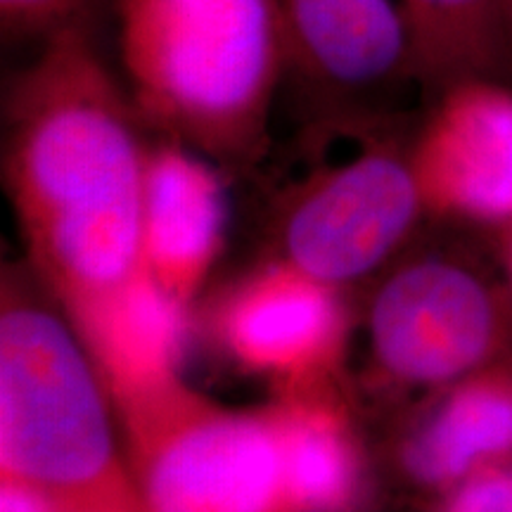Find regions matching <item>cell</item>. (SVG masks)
<instances>
[{"instance_id": "6da1fadb", "label": "cell", "mask_w": 512, "mask_h": 512, "mask_svg": "<svg viewBox=\"0 0 512 512\" xmlns=\"http://www.w3.org/2000/svg\"><path fill=\"white\" fill-rule=\"evenodd\" d=\"M140 121L93 29L50 38L10 83L5 188L38 268L69 311L143 271Z\"/></svg>"}, {"instance_id": "4fadbf2b", "label": "cell", "mask_w": 512, "mask_h": 512, "mask_svg": "<svg viewBox=\"0 0 512 512\" xmlns=\"http://www.w3.org/2000/svg\"><path fill=\"white\" fill-rule=\"evenodd\" d=\"M297 512H351L361 494V456L344 413L320 389L290 392L271 408Z\"/></svg>"}, {"instance_id": "2e32d148", "label": "cell", "mask_w": 512, "mask_h": 512, "mask_svg": "<svg viewBox=\"0 0 512 512\" xmlns=\"http://www.w3.org/2000/svg\"><path fill=\"white\" fill-rule=\"evenodd\" d=\"M430 503L432 512H512V465L477 472Z\"/></svg>"}, {"instance_id": "9c48e42d", "label": "cell", "mask_w": 512, "mask_h": 512, "mask_svg": "<svg viewBox=\"0 0 512 512\" xmlns=\"http://www.w3.org/2000/svg\"><path fill=\"white\" fill-rule=\"evenodd\" d=\"M501 465H512V351L425 394L396 444L401 477L427 498Z\"/></svg>"}, {"instance_id": "ba28073f", "label": "cell", "mask_w": 512, "mask_h": 512, "mask_svg": "<svg viewBox=\"0 0 512 512\" xmlns=\"http://www.w3.org/2000/svg\"><path fill=\"white\" fill-rule=\"evenodd\" d=\"M216 330L238 366L304 392L320 389L342 361L347 311L337 287L283 261L235 287Z\"/></svg>"}, {"instance_id": "30bf717a", "label": "cell", "mask_w": 512, "mask_h": 512, "mask_svg": "<svg viewBox=\"0 0 512 512\" xmlns=\"http://www.w3.org/2000/svg\"><path fill=\"white\" fill-rule=\"evenodd\" d=\"M287 74L339 98L413 81V53L396 0H275Z\"/></svg>"}, {"instance_id": "52a82bcc", "label": "cell", "mask_w": 512, "mask_h": 512, "mask_svg": "<svg viewBox=\"0 0 512 512\" xmlns=\"http://www.w3.org/2000/svg\"><path fill=\"white\" fill-rule=\"evenodd\" d=\"M413 174L427 216L512 228V83L472 76L434 95L413 140Z\"/></svg>"}, {"instance_id": "9a60e30c", "label": "cell", "mask_w": 512, "mask_h": 512, "mask_svg": "<svg viewBox=\"0 0 512 512\" xmlns=\"http://www.w3.org/2000/svg\"><path fill=\"white\" fill-rule=\"evenodd\" d=\"M102 0H0L5 43H43L74 29H93Z\"/></svg>"}, {"instance_id": "5bb4252c", "label": "cell", "mask_w": 512, "mask_h": 512, "mask_svg": "<svg viewBox=\"0 0 512 512\" xmlns=\"http://www.w3.org/2000/svg\"><path fill=\"white\" fill-rule=\"evenodd\" d=\"M413 53V81L437 95L472 76L512 79L501 0H396Z\"/></svg>"}, {"instance_id": "8fae6325", "label": "cell", "mask_w": 512, "mask_h": 512, "mask_svg": "<svg viewBox=\"0 0 512 512\" xmlns=\"http://www.w3.org/2000/svg\"><path fill=\"white\" fill-rule=\"evenodd\" d=\"M69 313L121 418L183 387L188 304L162 290L145 268Z\"/></svg>"}, {"instance_id": "7a4b0ae2", "label": "cell", "mask_w": 512, "mask_h": 512, "mask_svg": "<svg viewBox=\"0 0 512 512\" xmlns=\"http://www.w3.org/2000/svg\"><path fill=\"white\" fill-rule=\"evenodd\" d=\"M128 95L147 124L216 162H249L287 74L275 0H114Z\"/></svg>"}, {"instance_id": "d6986e66", "label": "cell", "mask_w": 512, "mask_h": 512, "mask_svg": "<svg viewBox=\"0 0 512 512\" xmlns=\"http://www.w3.org/2000/svg\"><path fill=\"white\" fill-rule=\"evenodd\" d=\"M508 233V242H505V280H508L512 290V228L505 230Z\"/></svg>"}, {"instance_id": "8992f818", "label": "cell", "mask_w": 512, "mask_h": 512, "mask_svg": "<svg viewBox=\"0 0 512 512\" xmlns=\"http://www.w3.org/2000/svg\"><path fill=\"white\" fill-rule=\"evenodd\" d=\"M422 216L408 143L373 140L320 166L287 197L285 264L332 287L349 283L406 245Z\"/></svg>"}, {"instance_id": "3957f363", "label": "cell", "mask_w": 512, "mask_h": 512, "mask_svg": "<svg viewBox=\"0 0 512 512\" xmlns=\"http://www.w3.org/2000/svg\"><path fill=\"white\" fill-rule=\"evenodd\" d=\"M112 399L79 332L27 299L0 316V482L64 512H145L114 444Z\"/></svg>"}, {"instance_id": "277c9868", "label": "cell", "mask_w": 512, "mask_h": 512, "mask_svg": "<svg viewBox=\"0 0 512 512\" xmlns=\"http://www.w3.org/2000/svg\"><path fill=\"white\" fill-rule=\"evenodd\" d=\"M124 420L145 512H297L271 408L228 411L181 387Z\"/></svg>"}, {"instance_id": "5b68a950", "label": "cell", "mask_w": 512, "mask_h": 512, "mask_svg": "<svg viewBox=\"0 0 512 512\" xmlns=\"http://www.w3.org/2000/svg\"><path fill=\"white\" fill-rule=\"evenodd\" d=\"M368 328L387 382L430 394L512 351V290L460 254H418L377 290Z\"/></svg>"}, {"instance_id": "ac0fdd59", "label": "cell", "mask_w": 512, "mask_h": 512, "mask_svg": "<svg viewBox=\"0 0 512 512\" xmlns=\"http://www.w3.org/2000/svg\"><path fill=\"white\" fill-rule=\"evenodd\" d=\"M501 17H503V31H505V43H508V57H510V72H512V0H501Z\"/></svg>"}, {"instance_id": "7c38bea8", "label": "cell", "mask_w": 512, "mask_h": 512, "mask_svg": "<svg viewBox=\"0 0 512 512\" xmlns=\"http://www.w3.org/2000/svg\"><path fill=\"white\" fill-rule=\"evenodd\" d=\"M226 188L209 157L174 140L147 147L140 247L155 283L188 304L226 233Z\"/></svg>"}, {"instance_id": "e0dca14e", "label": "cell", "mask_w": 512, "mask_h": 512, "mask_svg": "<svg viewBox=\"0 0 512 512\" xmlns=\"http://www.w3.org/2000/svg\"><path fill=\"white\" fill-rule=\"evenodd\" d=\"M0 512H64L48 496L29 486L0 482Z\"/></svg>"}]
</instances>
